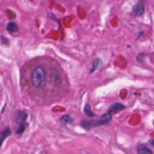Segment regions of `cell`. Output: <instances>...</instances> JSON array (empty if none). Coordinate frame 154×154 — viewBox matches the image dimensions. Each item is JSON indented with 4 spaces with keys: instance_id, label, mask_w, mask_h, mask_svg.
<instances>
[{
    "instance_id": "1",
    "label": "cell",
    "mask_w": 154,
    "mask_h": 154,
    "mask_svg": "<svg viewBox=\"0 0 154 154\" xmlns=\"http://www.w3.org/2000/svg\"><path fill=\"white\" fill-rule=\"evenodd\" d=\"M52 72L53 70L49 75L43 66H35L30 72L29 76V83L31 87L36 90H44L49 81L48 78L52 76Z\"/></svg>"
},
{
    "instance_id": "2",
    "label": "cell",
    "mask_w": 154,
    "mask_h": 154,
    "mask_svg": "<svg viewBox=\"0 0 154 154\" xmlns=\"http://www.w3.org/2000/svg\"><path fill=\"white\" fill-rule=\"evenodd\" d=\"M112 114L107 112L102 114L97 120H84L83 122V126L85 129L90 131L93 127H98L99 126L107 125L109 124L111 120H112Z\"/></svg>"
},
{
    "instance_id": "3",
    "label": "cell",
    "mask_w": 154,
    "mask_h": 154,
    "mask_svg": "<svg viewBox=\"0 0 154 154\" xmlns=\"http://www.w3.org/2000/svg\"><path fill=\"white\" fill-rule=\"evenodd\" d=\"M28 114L25 110H20L18 111L17 117L15 119V122L19 128H25L26 125V120H27Z\"/></svg>"
},
{
    "instance_id": "4",
    "label": "cell",
    "mask_w": 154,
    "mask_h": 154,
    "mask_svg": "<svg viewBox=\"0 0 154 154\" xmlns=\"http://www.w3.org/2000/svg\"><path fill=\"white\" fill-rule=\"evenodd\" d=\"M126 108V106L120 102H116L113 104H111L108 109L107 112L111 113V114H117L120 111L124 110Z\"/></svg>"
},
{
    "instance_id": "5",
    "label": "cell",
    "mask_w": 154,
    "mask_h": 154,
    "mask_svg": "<svg viewBox=\"0 0 154 154\" xmlns=\"http://www.w3.org/2000/svg\"><path fill=\"white\" fill-rule=\"evenodd\" d=\"M145 6L143 3H137L132 9V14L134 15H141L144 13Z\"/></svg>"
},
{
    "instance_id": "6",
    "label": "cell",
    "mask_w": 154,
    "mask_h": 154,
    "mask_svg": "<svg viewBox=\"0 0 154 154\" xmlns=\"http://www.w3.org/2000/svg\"><path fill=\"white\" fill-rule=\"evenodd\" d=\"M11 134H12V131L9 128L4 129L1 132V134H0V141H1V145L3 143L4 141Z\"/></svg>"
},
{
    "instance_id": "7",
    "label": "cell",
    "mask_w": 154,
    "mask_h": 154,
    "mask_svg": "<svg viewBox=\"0 0 154 154\" xmlns=\"http://www.w3.org/2000/svg\"><path fill=\"white\" fill-rule=\"evenodd\" d=\"M138 154H152L151 150L145 145H140L137 149Z\"/></svg>"
},
{
    "instance_id": "8",
    "label": "cell",
    "mask_w": 154,
    "mask_h": 154,
    "mask_svg": "<svg viewBox=\"0 0 154 154\" xmlns=\"http://www.w3.org/2000/svg\"><path fill=\"white\" fill-rule=\"evenodd\" d=\"M102 64V61L101 60L98 58H95L93 61L92 67L91 69V71H90V73H93L96 70L99 69L100 67H101Z\"/></svg>"
},
{
    "instance_id": "9",
    "label": "cell",
    "mask_w": 154,
    "mask_h": 154,
    "mask_svg": "<svg viewBox=\"0 0 154 154\" xmlns=\"http://www.w3.org/2000/svg\"><path fill=\"white\" fill-rule=\"evenodd\" d=\"M84 112L85 114H86V115L87 116L89 117V118H94V117L96 116L92 111V108H91V106H90V105L89 103L86 104V105H84Z\"/></svg>"
},
{
    "instance_id": "10",
    "label": "cell",
    "mask_w": 154,
    "mask_h": 154,
    "mask_svg": "<svg viewBox=\"0 0 154 154\" xmlns=\"http://www.w3.org/2000/svg\"><path fill=\"white\" fill-rule=\"evenodd\" d=\"M62 124H72L73 122V119L69 114H66L61 116L59 120Z\"/></svg>"
},
{
    "instance_id": "11",
    "label": "cell",
    "mask_w": 154,
    "mask_h": 154,
    "mask_svg": "<svg viewBox=\"0 0 154 154\" xmlns=\"http://www.w3.org/2000/svg\"><path fill=\"white\" fill-rule=\"evenodd\" d=\"M7 30L10 33H13L19 30L18 25L15 22H10L7 26Z\"/></svg>"
},
{
    "instance_id": "12",
    "label": "cell",
    "mask_w": 154,
    "mask_h": 154,
    "mask_svg": "<svg viewBox=\"0 0 154 154\" xmlns=\"http://www.w3.org/2000/svg\"><path fill=\"white\" fill-rule=\"evenodd\" d=\"M1 43H2V44L8 45V44H9V40L7 39V38H5V37L2 36L1 37Z\"/></svg>"
},
{
    "instance_id": "13",
    "label": "cell",
    "mask_w": 154,
    "mask_h": 154,
    "mask_svg": "<svg viewBox=\"0 0 154 154\" xmlns=\"http://www.w3.org/2000/svg\"><path fill=\"white\" fill-rule=\"evenodd\" d=\"M151 144L153 146V147H154V139H153V140H151Z\"/></svg>"
}]
</instances>
